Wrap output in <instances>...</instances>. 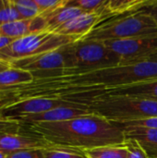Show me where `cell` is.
Returning <instances> with one entry per match:
<instances>
[{
    "mask_svg": "<svg viewBox=\"0 0 157 158\" xmlns=\"http://www.w3.org/2000/svg\"><path fill=\"white\" fill-rule=\"evenodd\" d=\"M153 80H157V62L143 60L90 70L63 69L10 91L17 101L46 97L80 104L118 88Z\"/></svg>",
    "mask_w": 157,
    "mask_h": 158,
    "instance_id": "cell-1",
    "label": "cell"
},
{
    "mask_svg": "<svg viewBox=\"0 0 157 158\" xmlns=\"http://www.w3.org/2000/svg\"><path fill=\"white\" fill-rule=\"evenodd\" d=\"M22 130L51 145L81 151L123 144L126 141L119 126L93 113L58 122L25 123Z\"/></svg>",
    "mask_w": 157,
    "mask_h": 158,
    "instance_id": "cell-2",
    "label": "cell"
},
{
    "mask_svg": "<svg viewBox=\"0 0 157 158\" xmlns=\"http://www.w3.org/2000/svg\"><path fill=\"white\" fill-rule=\"evenodd\" d=\"M80 104L84 105L93 114L116 123L157 117V101L151 99L103 95Z\"/></svg>",
    "mask_w": 157,
    "mask_h": 158,
    "instance_id": "cell-3",
    "label": "cell"
},
{
    "mask_svg": "<svg viewBox=\"0 0 157 158\" xmlns=\"http://www.w3.org/2000/svg\"><path fill=\"white\" fill-rule=\"evenodd\" d=\"M157 34V26L153 19L139 10L121 17L107 19L97 25L81 40L117 41Z\"/></svg>",
    "mask_w": 157,
    "mask_h": 158,
    "instance_id": "cell-4",
    "label": "cell"
},
{
    "mask_svg": "<svg viewBox=\"0 0 157 158\" xmlns=\"http://www.w3.org/2000/svg\"><path fill=\"white\" fill-rule=\"evenodd\" d=\"M78 41L80 39L49 31L31 33L14 40L8 46L0 50V60L11 63L48 53Z\"/></svg>",
    "mask_w": 157,
    "mask_h": 158,
    "instance_id": "cell-5",
    "label": "cell"
},
{
    "mask_svg": "<svg viewBox=\"0 0 157 158\" xmlns=\"http://www.w3.org/2000/svg\"><path fill=\"white\" fill-rule=\"evenodd\" d=\"M68 69L90 70L121 65L119 57L101 41L80 40L67 46Z\"/></svg>",
    "mask_w": 157,
    "mask_h": 158,
    "instance_id": "cell-6",
    "label": "cell"
},
{
    "mask_svg": "<svg viewBox=\"0 0 157 158\" xmlns=\"http://www.w3.org/2000/svg\"><path fill=\"white\" fill-rule=\"evenodd\" d=\"M67 46L65 45L56 50L30 58L13 61L10 65L14 68L30 71L34 79L48 77L58 70L68 69Z\"/></svg>",
    "mask_w": 157,
    "mask_h": 158,
    "instance_id": "cell-7",
    "label": "cell"
},
{
    "mask_svg": "<svg viewBox=\"0 0 157 158\" xmlns=\"http://www.w3.org/2000/svg\"><path fill=\"white\" fill-rule=\"evenodd\" d=\"M105 44L120 59L121 65L146 60L157 52V34L127 40L106 41Z\"/></svg>",
    "mask_w": 157,
    "mask_h": 158,
    "instance_id": "cell-8",
    "label": "cell"
},
{
    "mask_svg": "<svg viewBox=\"0 0 157 158\" xmlns=\"http://www.w3.org/2000/svg\"><path fill=\"white\" fill-rule=\"evenodd\" d=\"M85 107L82 104L73 103L61 98H30L17 101L7 106L3 111V117L14 118L27 115H36L57 107ZM88 109V108H87Z\"/></svg>",
    "mask_w": 157,
    "mask_h": 158,
    "instance_id": "cell-9",
    "label": "cell"
},
{
    "mask_svg": "<svg viewBox=\"0 0 157 158\" xmlns=\"http://www.w3.org/2000/svg\"><path fill=\"white\" fill-rule=\"evenodd\" d=\"M50 145L43 140L22 131L17 133L0 132V152L6 155L23 150L43 149Z\"/></svg>",
    "mask_w": 157,
    "mask_h": 158,
    "instance_id": "cell-10",
    "label": "cell"
},
{
    "mask_svg": "<svg viewBox=\"0 0 157 158\" xmlns=\"http://www.w3.org/2000/svg\"><path fill=\"white\" fill-rule=\"evenodd\" d=\"M102 22H104V19L100 13H82L66 22L53 32L81 40Z\"/></svg>",
    "mask_w": 157,
    "mask_h": 158,
    "instance_id": "cell-11",
    "label": "cell"
},
{
    "mask_svg": "<svg viewBox=\"0 0 157 158\" xmlns=\"http://www.w3.org/2000/svg\"><path fill=\"white\" fill-rule=\"evenodd\" d=\"M92 114L85 107H57L46 112H43L36 115H27L18 118H14L21 124L25 123H39V122H58L68 120L74 118L86 116Z\"/></svg>",
    "mask_w": 157,
    "mask_h": 158,
    "instance_id": "cell-12",
    "label": "cell"
},
{
    "mask_svg": "<svg viewBox=\"0 0 157 158\" xmlns=\"http://www.w3.org/2000/svg\"><path fill=\"white\" fill-rule=\"evenodd\" d=\"M47 31L46 19L38 16L31 19H19L0 26V36L12 38L14 40L27 36L31 33Z\"/></svg>",
    "mask_w": 157,
    "mask_h": 158,
    "instance_id": "cell-13",
    "label": "cell"
},
{
    "mask_svg": "<svg viewBox=\"0 0 157 158\" xmlns=\"http://www.w3.org/2000/svg\"><path fill=\"white\" fill-rule=\"evenodd\" d=\"M119 127L123 130L126 139L136 141L148 158H157V130L134 126Z\"/></svg>",
    "mask_w": 157,
    "mask_h": 158,
    "instance_id": "cell-14",
    "label": "cell"
},
{
    "mask_svg": "<svg viewBox=\"0 0 157 158\" xmlns=\"http://www.w3.org/2000/svg\"><path fill=\"white\" fill-rule=\"evenodd\" d=\"M147 0H107L105 1L101 15L104 21L117 17L125 16L141 10Z\"/></svg>",
    "mask_w": 157,
    "mask_h": 158,
    "instance_id": "cell-15",
    "label": "cell"
},
{
    "mask_svg": "<svg viewBox=\"0 0 157 158\" xmlns=\"http://www.w3.org/2000/svg\"><path fill=\"white\" fill-rule=\"evenodd\" d=\"M104 95L133 96V97H140V98L157 101V80L138 82L135 84L118 88L106 93Z\"/></svg>",
    "mask_w": 157,
    "mask_h": 158,
    "instance_id": "cell-16",
    "label": "cell"
},
{
    "mask_svg": "<svg viewBox=\"0 0 157 158\" xmlns=\"http://www.w3.org/2000/svg\"><path fill=\"white\" fill-rule=\"evenodd\" d=\"M33 80V75L30 71L10 66L0 72V91H10Z\"/></svg>",
    "mask_w": 157,
    "mask_h": 158,
    "instance_id": "cell-17",
    "label": "cell"
},
{
    "mask_svg": "<svg viewBox=\"0 0 157 158\" xmlns=\"http://www.w3.org/2000/svg\"><path fill=\"white\" fill-rule=\"evenodd\" d=\"M82 13H84L82 10L79 9L76 6H70L68 2L67 6L57 9L56 11L51 13L44 18L47 22V31L53 32L55 30H56L66 22L81 15Z\"/></svg>",
    "mask_w": 157,
    "mask_h": 158,
    "instance_id": "cell-18",
    "label": "cell"
},
{
    "mask_svg": "<svg viewBox=\"0 0 157 158\" xmlns=\"http://www.w3.org/2000/svg\"><path fill=\"white\" fill-rule=\"evenodd\" d=\"M87 158H128L129 149L123 144L101 146L83 151Z\"/></svg>",
    "mask_w": 157,
    "mask_h": 158,
    "instance_id": "cell-19",
    "label": "cell"
},
{
    "mask_svg": "<svg viewBox=\"0 0 157 158\" xmlns=\"http://www.w3.org/2000/svg\"><path fill=\"white\" fill-rule=\"evenodd\" d=\"M40 155L41 158H87L81 150L54 145L41 149Z\"/></svg>",
    "mask_w": 157,
    "mask_h": 158,
    "instance_id": "cell-20",
    "label": "cell"
},
{
    "mask_svg": "<svg viewBox=\"0 0 157 158\" xmlns=\"http://www.w3.org/2000/svg\"><path fill=\"white\" fill-rule=\"evenodd\" d=\"M22 19H31L40 16L38 6L34 0H12Z\"/></svg>",
    "mask_w": 157,
    "mask_h": 158,
    "instance_id": "cell-21",
    "label": "cell"
},
{
    "mask_svg": "<svg viewBox=\"0 0 157 158\" xmlns=\"http://www.w3.org/2000/svg\"><path fill=\"white\" fill-rule=\"evenodd\" d=\"M22 19L12 0H0V26Z\"/></svg>",
    "mask_w": 157,
    "mask_h": 158,
    "instance_id": "cell-22",
    "label": "cell"
},
{
    "mask_svg": "<svg viewBox=\"0 0 157 158\" xmlns=\"http://www.w3.org/2000/svg\"><path fill=\"white\" fill-rule=\"evenodd\" d=\"M105 0H68L70 6H76L84 13H101Z\"/></svg>",
    "mask_w": 157,
    "mask_h": 158,
    "instance_id": "cell-23",
    "label": "cell"
},
{
    "mask_svg": "<svg viewBox=\"0 0 157 158\" xmlns=\"http://www.w3.org/2000/svg\"><path fill=\"white\" fill-rule=\"evenodd\" d=\"M38 6L40 16L45 18L57 9L67 6L68 0H34Z\"/></svg>",
    "mask_w": 157,
    "mask_h": 158,
    "instance_id": "cell-24",
    "label": "cell"
},
{
    "mask_svg": "<svg viewBox=\"0 0 157 158\" xmlns=\"http://www.w3.org/2000/svg\"><path fill=\"white\" fill-rule=\"evenodd\" d=\"M22 124L13 118H0V132L6 133H17L21 132Z\"/></svg>",
    "mask_w": 157,
    "mask_h": 158,
    "instance_id": "cell-25",
    "label": "cell"
},
{
    "mask_svg": "<svg viewBox=\"0 0 157 158\" xmlns=\"http://www.w3.org/2000/svg\"><path fill=\"white\" fill-rule=\"evenodd\" d=\"M116 124L118 126H134V127H143V128H147V129L157 130V117H152V118L132 120V121H128V122L116 123Z\"/></svg>",
    "mask_w": 157,
    "mask_h": 158,
    "instance_id": "cell-26",
    "label": "cell"
},
{
    "mask_svg": "<svg viewBox=\"0 0 157 158\" xmlns=\"http://www.w3.org/2000/svg\"><path fill=\"white\" fill-rule=\"evenodd\" d=\"M125 144L129 149V157L128 158H148L144 150L141 145L134 140L126 139Z\"/></svg>",
    "mask_w": 157,
    "mask_h": 158,
    "instance_id": "cell-27",
    "label": "cell"
},
{
    "mask_svg": "<svg viewBox=\"0 0 157 158\" xmlns=\"http://www.w3.org/2000/svg\"><path fill=\"white\" fill-rule=\"evenodd\" d=\"M15 102H17V99L11 91H0V118H4L3 117L4 109L7 106Z\"/></svg>",
    "mask_w": 157,
    "mask_h": 158,
    "instance_id": "cell-28",
    "label": "cell"
},
{
    "mask_svg": "<svg viewBox=\"0 0 157 158\" xmlns=\"http://www.w3.org/2000/svg\"><path fill=\"white\" fill-rule=\"evenodd\" d=\"M40 150H23L6 155V158H41Z\"/></svg>",
    "mask_w": 157,
    "mask_h": 158,
    "instance_id": "cell-29",
    "label": "cell"
},
{
    "mask_svg": "<svg viewBox=\"0 0 157 158\" xmlns=\"http://www.w3.org/2000/svg\"><path fill=\"white\" fill-rule=\"evenodd\" d=\"M141 11L149 15L157 26V0H147Z\"/></svg>",
    "mask_w": 157,
    "mask_h": 158,
    "instance_id": "cell-30",
    "label": "cell"
},
{
    "mask_svg": "<svg viewBox=\"0 0 157 158\" xmlns=\"http://www.w3.org/2000/svg\"><path fill=\"white\" fill-rule=\"evenodd\" d=\"M13 41H14V39H12V38L0 36V50H2V49L6 48V46H8Z\"/></svg>",
    "mask_w": 157,
    "mask_h": 158,
    "instance_id": "cell-31",
    "label": "cell"
},
{
    "mask_svg": "<svg viewBox=\"0 0 157 158\" xmlns=\"http://www.w3.org/2000/svg\"><path fill=\"white\" fill-rule=\"evenodd\" d=\"M10 66H11V65H10V63L0 60V72H1V71H3V70H5L6 69L9 68Z\"/></svg>",
    "mask_w": 157,
    "mask_h": 158,
    "instance_id": "cell-32",
    "label": "cell"
},
{
    "mask_svg": "<svg viewBox=\"0 0 157 158\" xmlns=\"http://www.w3.org/2000/svg\"><path fill=\"white\" fill-rule=\"evenodd\" d=\"M146 60H152V61H155V62H157V52L156 53H155L154 55L150 56Z\"/></svg>",
    "mask_w": 157,
    "mask_h": 158,
    "instance_id": "cell-33",
    "label": "cell"
},
{
    "mask_svg": "<svg viewBox=\"0 0 157 158\" xmlns=\"http://www.w3.org/2000/svg\"><path fill=\"white\" fill-rule=\"evenodd\" d=\"M6 154H4V153H1L0 152V158H6Z\"/></svg>",
    "mask_w": 157,
    "mask_h": 158,
    "instance_id": "cell-34",
    "label": "cell"
}]
</instances>
